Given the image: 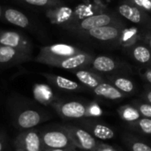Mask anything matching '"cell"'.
<instances>
[{"mask_svg":"<svg viewBox=\"0 0 151 151\" xmlns=\"http://www.w3.org/2000/svg\"><path fill=\"white\" fill-rule=\"evenodd\" d=\"M119 23L122 22L117 16L113 14L99 13L81 19L78 22L70 25V28L73 31L77 32L78 34H81L92 28H96V27L111 25V24H119Z\"/></svg>","mask_w":151,"mask_h":151,"instance_id":"cell-1","label":"cell"},{"mask_svg":"<svg viewBox=\"0 0 151 151\" xmlns=\"http://www.w3.org/2000/svg\"><path fill=\"white\" fill-rule=\"evenodd\" d=\"M40 135L43 149H64L73 151L77 149L63 127L62 130L41 131Z\"/></svg>","mask_w":151,"mask_h":151,"instance_id":"cell-2","label":"cell"},{"mask_svg":"<svg viewBox=\"0 0 151 151\" xmlns=\"http://www.w3.org/2000/svg\"><path fill=\"white\" fill-rule=\"evenodd\" d=\"M63 128L66 131L77 149L86 151H96L99 143L88 131L73 126H65Z\"/></svg>","mask_w":151,"mask_h":151,"instance_id":"cell-3","label":"cell"},{"mask_svg":"<svg viewBox=\"0 0 151 151\" xmlns=\"http://www.w3.org/2000/svg\"><path fill=\"white\" fill-rule=\"evenodd\" d=\"M118 11L121 16L133 23L142 26H151V18L148 15V12L127 0L123 1L119 5Z\"/></svg>","mask_w":151,"mask_h":151,"instance_id":"cell-4","label":"cell"},{"mask_svg":"<svg viewBox=\"0 0 151 151\" xmlns=\"http://www.w3.org/2000/svg\"><path fill=\"white\" fill-rule=\"evenodd\" d=\"M124 28L125 27L122 23L111 24V25H107L96 28H92L80 35H86L87 37L94 38L96 40L103 41V42L119 41Z\"/></svg>","mask_w":151,"mask_h":151,"instance_id":"cell-5","label":"cell"},{"mask_svg":"<svg viewBox=\"0 0 151 151\" xmlns=\"http://www.w3.org/2000/svg\"><path fill=\"white\" fill-rule=\"evenodd\" d=\"M52 105L62 118L80 119L87 117L88 106L81 102L71 101L65 103H55Z\"/></svg>","mask_w":151,"mask_h":151,"instance_id":"cell-6","label":"cell"},{"mask_svg":"<svg viewBox=\"0 0 151 151\" xmlns=\"http://www.w3.org/2000/svg\"><path fill=\"white\" fill-rule=\"evenodd\" d=\"M83 50L68 44H54L50 47H47L43 50L44 55V62L51 65L52 63L61 60L65 58H69L71 56L76 55L78 53L82 52Z\"/></svg>","mask_w":151,"mask_h":151,"instance_id":"cell-7","label":"cell"},{"mask_svg":"<svg viewBox=\"0 0 151 151\" xmlns=\"http://www.w3.org/2000/svg\"><path fill=\"white\" fill-rule=\"evenodd\" d=\"M15 148L25 151H43L40 132L37 130H28L19 134L14 141Z\"/></svg>","mask_w":151,"mask_h":151,"instance_id":"cell-8","label":"cell"},{"mask_svg":"<svg viewBox=\"0 0 151 151\" xmlns=\"http://www.w3.org/2000/svg\"><path fill=\"white\" fill-rule=\"evenodd\" d=\"M93 56L88 52L82 51L76 55L71 56L69 58H63L61 60H58L51 64V65H55L66 70H77L83 67H86L91 65L93 60Z\"/></svg>","mask_w":151,"mask_h":151,"instance_id":"cell-9","label":"cell"},{"mask_svg":"<svg viewBox=\"0 0 151 151\" xmlns=\"http://www.w3.org/2000/svg\"><path fill=\"white\" fill-rule=\"evenodd\" d=\"M0 45H5L14 48L17 50L22 51L26 54H27V52L29 51L27 41L23 36H21V35L16 32H0Z\"/></svg>","mask_w":151,"mask_h":151,"instance_id":"cell-10","label":"cell"},{"mask_svg":"<svg viewBox=\"0 0 151 151\" xmlns=\"http://www.w3.org/2000/svg\"><path fill=\"white\" fill-rule=\"evenodd\" d=\"M42 121V115L35 110H25L17 117V125L22 129H31Z\"/></svg>","mask_w":151,"mask_h":151,"instance_id":"cell-11","label":"cell"},{"mask_svg":"<svg viewBox=\"0 0 151 151\" xmlns=\"http://www.w3.org/2000/svg\"><path fill=\"white\" fill-rule=\"evenodd\" d=\"M44 76L47 78V80L54 85L56 88L65 90V91H81L83 90V87L77 83L76 81H73L72 80L66 79L62 76L58 75H52V74H44Z\"/></svg>","mask_w":151,"mask_h":151,"instance_id":"cell-12","label":"cell"},{"mask_svg":"<svg viewBox=\"0 0 151 151\" xmlns=\"http://www.w3.org/2000/svg\"><path fill=\"white\" fill-rule=\"evenodd\" d=\"M83 126L95 138L99 140H111L115 135L114 131L111 127L101 123L88 121L86 124H83Z\"/></svg>","mask_w":151,"mask_h":151,"instance_id":"cell-13","label":"cell"},{"mask_svg":"<svg viewBox=\"0 0 151 151\" xmlns=\"http://www.w3.org/2000/svg\"><path fill=\"white\" fill-rule=\"evenodd\" d=\"M73 73L82 85L91 89H94L99 84H101L102 82H104V79L101 76H99L98 74L95 73L87 71L83 68L74 70Z\"/></svg>","mask_w":151,"mask_h":151,"instance_id":"cell-14","label":"cell"},{"mask_svg":"<svg viewBox=\"0 0 151 151\" xmlns=\"http://www.w3.org/2000/svg\"><path fill=\"white\" fill-rule=\"evenodd\" d=\"M95 95L110 100H119L125 97L123 92L119 90L115 86L110 83L102 82L93 89Z\"/></svg>","mask_w":151,"mask_h":151,"instance_id":"cell-15","label":"cell"},{"mask_svg":"<svg viewBox=\"0 0 151 151\" xmlns=\"http://www.w3.org/2000/svg\"><path fill=\"white\" fill-rule=\"evenodd\" d=\"M92 68L99 73H111L118 68V63L107 56H98L94 58L91 62Z\"/></svg>","mask_w":151,"mask_h":151,"instance_id":"cell-16","label":"cell"},{"mask_svg":"<svg viewBox=\"0 0 151 151\" xmlns=\"http://www.w3.org/2000/svg\"><path fill=\"white\" fill-rule=\"evenodd\" d=\"M132 58L142 65H151V50L142 44H134L130 47Z\"/></svg>","mask_w":151,"mask_h":151,"instance_id":"cell-17","label":"cell"},{"mask_svg":"<svg viewBox=\"0 0 151 151\" xmlns=\"http://www.w3.org/2000/svg\"><path fill=\"white\" fill-rule=\"evenodd\" d=\"M27 54L17 50L14 48L0 45V64L15 63L16 61H19L21 58L27 57Z\"/></svg>","mask_w":151,"mask_h":151,"instance_id":"cell-18","label":"cell"},{"mask_svg":"<svg viewBox=\"0 0 151 151\" xmlns=\"http://www.w3.org/2000/svg\"><path fill=\"white\" fill-rule=\"evenodd\" d=\"M140 37V32L137 27H126L123 29L122 34L119 39V43L124 48H130L136 44Z\"/></svg>","mask_w":151,"mask_h":151,"instance_id":"cell-19","label":"cell"},{"mask_svg":"<svg viewBox=\"0 0 151 151\" xmlns=\"http://www.w3.org/2000/svg\"><path fill=\"white\" fill-rule=\"evenodd\" d=\"M4 18L5 19L17 27L26 28L29 25V19L28 18L22 13L21 12L15 10V9H7L4 12Z\"/></svg>","mask_w":151,"mask_h":151,"instance_id":"cell-20","label":"cell"},{"mask_svg":"<svg viewBox=\"0 0 151 151\" xmlns=\"http://www.w3.org/2000/svg\"><path fill=\"white\" fill-rule=\"evenodd\" d=\"M119 114L125 121L133 123L141 119V114L136 107L131 105H125L119 109Z\"/></svg>","mask_w":151,"mask_h":151,"instance_id":"cell-21","label":"cell"},{"mask_svg":"<svg viewBox=\"0 0 151 151\" xmlns=\"http://www.w3.org/2000/svg\"><path fill=\"white\" fill-rule=\"evenodd\" d=\"M112 85L123 93L130 94L134 91V82L126 77H114L111 79Z\"/></svg>","mask_w":151,"mask_h":151,"instance_id":"cell-22","label":"cell"},{"mask_svg":"<svg viewBox=\"0 0 151 151\" xmlns=\"http://www.w3.org/2000/svg\"><path fill=\"white\" fill-rule=\"evenodd\" d=\"M134 126H135L138 129H140L142 133L146 134H151V119L143 118L139 119L138 120L132 123Z\"/></svg>","mask_w":151,"mask_h":151,"instance_id":"cell-23","label":"cell"},{"mask_svg":"<svg viewBox=\"0 0 151 151\" xmlns=\"http://www.w3.org/2000/svg\"><path fill=\"white\" fill-rule=\"evenodd\" d=\"M135 107L139 111L141 116L151 119V104L146 103H135Z\"/></svg>","mask_w":151,"mask_h":151,"instance_id":"cell-24","label":"cell"},{"mask_svg":"<svg viewBox=\"0 0 151 151\" xmlns=\"http://www.w3.org/2000/svg\"><path fill=\"white\" fill-rule=\"evenodd\" d=\"M28 4L35 6H46V5H55L59 4L58 0H23Z\"/></svg>","mask_w":151,"mask_h":151,"instance_id":"cell-25","label":"cell"},{"mask_svg":"<svg viewBox=\"0 0 151 151\" xmlns=\"http://www.w3.org/2000/svg\"><path fill=\"white\" fill-rule=\"evenodd\" d=\"M127 1L131 2L134 5L142 9L146 12H151V0H127Z\"/></svg>","mask_w":151,"mask_h":151,"instance_id":"cell-26","label":"cell"},{"mask_svg":"<svg viewBox=\"0 0 151 151\" xmlns=\"http://www.w3.org/2000/svg\"><path fill=\"white\" fill-rule=\"evenodd\" d=\"M102 110L100 109V107L96 104H90L88 106V111H87V117H98L102 115Z\"/></svg>","mask_w":151,"mask_h":151,"instance_id":"cell-27","label":"cell"},{"mask_svg":"<svg viewBox=\"0 0 151 151\" xmlns=\"http://www.w3.org/2000/svg\"><path fill=\"white\" fill-rule=\"evenodd\" d=\"M132 151H151V147L141 142H134L131 144Z\"/></svg>","mask_w":151,"mask_h":151,"instance_id":"cell-28","label":"cell"},{"mask_svg":"<svg viewBox=\"0 0 151 151\" xmlns=\"http://www.w3.org/2000/svg\"><path fill=\"white\" fill-rule=\"evenodd\" d=\"M96 151H117L114 148H112L111 146L108 145V144H104V143H99Z\"/></svg>","mask_w":151,"mask_h":151,"instance_id":"cell-29","label":"cell"},{"mask_svg":"<svg viewBox=\"0 0 151 151\" xmlns=\"http://www.w3.org/2000/svg\"><path fill=\"white\" fill-rule=\"evenodd\" d=\"M142 77L143 79H145L150 84H151V68L146 69L143 73H142Z\"/></svg>","mask_w":151,"mask_h":151,"instance_id":"cell-30","label":"cell"},{"mask_svg":"<svg viewBox=\"0 0 151 151\" xmlns=\"http://www.w3.org/2000/svg\"><path fill=\"white\" fill-rule=\"evenodd\" d=\"M145 98L146 100L151 104V90H148L145 94Z\"/></svg>","mask_w":151,"mask_h":151,"instance_id":"cell-31","label":"cell"},{"mask_svg":"<svg viewBox=\"0 0 151 151\" xmlns=\"http://www.w3.org/2000/svg\"><path fill=\"white\" fill-rule=\"evenodd\" d=\"M43 151H73L64 149H43Z\"/></svg>","mask_w":151,"mask_h":151,"instance_id":"cell-32","label":"cell"},{"mask_svg":"<svg viewBox=\"0 0 151 151\" xmlns=\"http://www.w3.org/2000/svg\"><path fill=\"white\" fill-rule=\"evenodd\" d=\"M146 42H147V43L149 45V48L151 50V34L147 35V36H146Z\"/></svg>","mask_w":151,"mask_h":151,"instance_id":"cell-33","label":"cell"},{"mask_svg":"<svg viewBox=\"0 0 151 151\" xmlns=\"http://www.w3.org/2000/svg\"><path fill=\"white\" fill-rule=\"evenodd\" d=\"M4 149V139L0 136V151H3Z\"/></svg>","mask_w":151,"mask_h":151,"instance_id":"cell-34","label":"cell"},{"mask_svg":"<svg viewBox=\"0 0 151 151\" xmlns=\"http://www.w3.org/2000/svg\"><path fill=\"white\" fill-rule=\"evenodd\" d=\"M16 151H25V150H21V149H19V148H16Z\"/></svg>","mask_w":151,"mask_h":151,"instance_id":"cell-35","label":"cell"}]
</instances>
